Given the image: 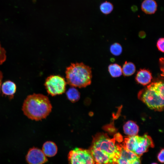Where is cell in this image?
Instances as JSON below:
<instances>
[{
	"label": "cell",
	"mask_w": 164,
	"mask_h": 164,
	"mask_svg": "<svg viewBox=\"0 0 164 164\" xmlns=\"http://www.w3.org/2000/svg\"><path fill=\"white\" fill-rule=\"evenodd\" d=\"M152 78L151 73L148 70L141 69L137 73L135 79L139 83L144 85L149 84Z\"/></svg>",
	"instance_id": "30bf717a"
},
{
	"label": "cell",
	"mask_w": 164,
	"mask_h": 164,
	"mask_svg": "<svg viewBox=\"0 0 164 164\" xmlns=\"http://www.w3.org/2000/svg\"><path fill=\"white\" fill-rule=\"evenodd\" d=\"M164 39L163 38H159L157 43V46L159 50L162 52H164Z\"/></svg>",
	"instance_id": "44dd1931"
},
{
	"label": "cell",
	"mask_w": 164,
	"mask_h": 164,
	"mask_svg": "<svg viewBox=\"0 0 164 164\" xmlns=\"http://www.w3.org/2000/svg\"><path fill=\"white\" fill-rule=\"evenodd\" d=\"M111 53L115 56H118L121 53L122 48L121 45L118 43H114L110 47Z\"/></svg>",
	"instance_id": "d6986e66"
},
{
	"label": "cell",
	"mask_w": 164,
	"mask_h": 164,
	"mask_svg": "<svg viewBox=\"0 0 164 164\" xmlns=\"http://www.w3.org/2000/svg\"><path fill=\"white\" fill-rule=\"evenodd\" d=\"M109 72L111 76L114 77L121 76L122 73V69L119 65L115 63L111 64L108 66Z\"/></svg>",
	"instance_id": "2e32d148"
},
{
	"label": "cell",
	"mask_w": 164,
	"mask_h": 164,
	"mask_svg": "<svg viewBox=\"0 0 164 164\" xmlns=\"http://www.w3.org/2000/svg\"><path fill=\"white\" fill-rule=\"evenodd\" d=\"M68 99L72 102L77 101L80 97V94L75 88L72 87L68 89L66 93Z\"/></svg>",
	"instance_id": "9a60e30c"
},
{
	"label": "cell",
	"mask_w": 164,
	"mask_h": 164,
	"mask_svg": "<svg viewBox=\"0 0 164 164\" xmlns=\"http://www.w3.org/2000/svg\"><path fill=\"white\" fill-rule=\"evenodd\" d=\"M69 164H95L92 155L88 149L76 148L68 155Z\"/></svg>",
	"instance_id": "8992f818"
},
{
	"label": "cell",
	"mask_w": 164,
	"mask_h": 164,
	"mask_svg": "<svg viewBox=\"0 0 164 164\" xmlns=\"http://www.w3.org/2000/svg\"><path fill=\"white\" fill-rule=\"evenodd\" d=\"M120 152L115 164H141L140 156L127 149L120 144Z\"/></svg>",
	"instance_id": "ba28073f"
},
{
	"label": "cell",
	"mask_w": 164,
	"mask_h": 164,
	"mask_svg": "<svg viewBox=\"0 0 164 164\" xmlns=\"http://www.w3.org/2000/svg\"><path fill=\"white\" fill-rule=\"evenodd\" d=\"M122 72L125 76H129L133 74L135 70V67L134 64L131 62H125L124 64Z\"/></svg>",
	"instance_id": "e0dca14e"
},
{
	"label": "cell",
	"mask_w": 164,
	"mask_h": 164,
	"mask_svg": "<svg viewBox=\"0 0 164 164\" xmlns=\"http://www.w3.org/2000/svg\"><path fill=\"white\" fill-rule=\"evenodd\" d=\"M164 149H162L158 155V159L159 161L161 163L164 162Z\"/></svg>",
	"instance_id": "7402d4cb"
},
{
	"label": "cell",
	"mask_w": 164,
	"mask_h": 164,
	"mask_svg": "<svg viewBox=\"0 0 164 164\" xmlns=\"http://www.w3.org/2000/svg\"><path fill=\"white\" fill-rule=\"evenodd\" d=\"M151 164H157L156 163H152Z\"/></svg>",
	"instance_id": "cb8c5ba5"
},
{
	"label": "cell",
	"mask_w": 164,
	"mask_h": 164,
	"mask_svg": "<svg viewBox=\"0 0 164 164\" xmlns=\"http://www.w3.org/2000/svg\"><path fill=\"white\" fill-rule=\"evenodd\" d=\"M66 84L63 77L58 75H52L46 79L44 85L47 93L54 96L65 92Z\"/></svg>",
	"instance_id": "52a82bcc"
},
{
	"label": "cell",
	"mask_w": 164,
	"mask_h": 164,
	"mask_svg": "<svg viewBox=\"0 0 164 164\" xmlns=\"http://www.w3.org/2000/svg\"><path fill=\"white\" fill-rule=\"evenodd\" d=\"M65 73L67 83L71 86L85 87L91 83V68L82 63H71L67 68Z\"/></svg>",
	"instance_id": "277c9868"
},
{
	"label": "cell",
	"mask_w": 164,
	"mask_h": 164,
	"mask_svg": "<svg viewBox=\"0 0 164 164\" xmlns=\"http://www.w3.org/2000/svg\"><path fill=\"white\" fill-rule=\"evenodd\" d=\"M52 106L47 97L34 93L27 96L22 110L28 118L36 121L46 118L51 112Z\"/></svg>",
	"instance_id": "7a4b0ae2"
},
{
	"label": "cell",
	"mask_w": 164,
	"mask_h": 164,
	"mask_svg": "<svg viewBox=\"0 0 164 164\" xmlns=\"http://www.w3.org/2000/svg\"><path fill=\"white\" fill-rule=\"evenodd\" d=\"M16 88L15 84L10 80L5 82L1 87L3 93L7 95H13L16 91Z\"/></svg>",
	"instance_id": "5bb4252c"
},
{
	"label": "cell",
	"mask_w": 164,
	"mask_h": 164,
	"mask_svg": "<svg viewBox=\"0 0 164 164\" xmlns=\"http://www.w3.org/2000/svg\"><path fill=\"white\" fill-rule=\"evenodd\" d=\"M164 83L153 82L139 92L138 97L150 109L158 111L164 108Z\"/></svg>",
	"instance_id": "3957f363"
},
{
	"label": "cell",
	"mask_w": 164,
	"mask_h": 164,
	"mask_svg": "<svg viewBox=\"0 0 164 164\" xmlns=\"http://www.w3.org/2000/svg\"><path fill=\"white\" fill-rule=\"evenodd\" d=\"M123 128L125 133L129 136L136 135L139 130L137 125L131 121L127 122L124 125Z\"/></svg>",
	"instance_id": "4fadbf2b"
},
{
	"label": "cell",
	"mask_w": 164,
	"mask_h": 164,
	"mask_svg": "<svg viewBox=\"0 0 164 164\" xmlns=\"http://www.w3.org/2000/svg\"><path fill=\"white\" fill-rule=\"evenodd\" d=\"M122 144L127 149L140 157L154 146L152 138L146 134L129 136L125 138Z\"/></svg>",
	"instance_id": "5b68a950"
},
{
	"label": "cell",
	"mask_w": 164,
	"mask_h": 164,
	"mask_svg": "<svg viewBox=\"0 0 164 164\" xmlns=\"http://www.w3.org/2000/svg\"><path fill=\"white\" fill-rule=\"evenodd\" d=\"M141 8L145 14H154L157 9V5L154 0H144L142 2Z\"/></svg>",
	"instance_id": "8fae6325"
},
{
	"label": "cell",
	"mask_w": 164,
	"mask_h": 164,
	"mask_svg": "<svg viewBox=\"0 0 164 164\" xmlns=\"http://www.w3.org/2000/svg\"><path fill=\"white\" fill-rule=\"evenodd\" d=\"M42 151L46 156L52 157L56 154L57 147L54 142L47 141L43 144Z\"/></svg>",
	"instance_id": "7c38bea8"
},
{
	"label": "cell",
	"mask_w": 164,
	"mask_h": 164,
	"mask_svg": "<svg viewBox=\"0 0 164 164\" xmlns=\"http://www.w3.org/2000/svg\"><path fill=\"white\" fill-rule=\"evenodd\" d=\"M6 52L5 49L1 46L0 43V65L2 64L6 60Z\"/></svg>",
	"instance_id": "ffe728a7"
},
{
	"label": "cell",
	"mask_w": 164,
	"mask_h": 164,
	"mask_svg": "<svg viewBox=\"0 0 164 164\" xmlns=\"http://www.w3.org/2000/svg\"><path fill=\"white\" fill-rule=\"evenodd\" d=\"M115 140L103 133L93 137L88 149L96 164H115L120 152V144H116Z\"/></svg>",
	"instance_id": "6da1fadb"
},
{
	"label": "cell",
	"mask_w": 164,
	"mask_h": 164,
	"mask_svg": "<svg viewBox=\"0 0 164 164\" xmlns=\"http://www.w3.org/2000/svg\"><path fill=\"white\" fill-rule=\"evenodd\" d=\"M3 78L2 73L1 71H0V93L1 91V85L2 84V81Z\"/></svg>",
	"instance_id": "603a6c76"
},
{
	"label": "cell",
	"mask_w": 164,
	"mask_h": 164,
	"mask_svg": "<svg viewBox=\"0 0 164 164\" xmlns=\"http://www.w3.org/2000/svg\"><path fill=\"white\" fill-rule=\"evenodd\" d=\"M101 12L105 15L110 13L113 10V5L109 2L105 1L101 3L100 6Z\"/></svg>",
	"instance_id": "ac0fdd59"
},
{
	"label": "cell",
	"mask_w": 164,
	"mask_h": 164,
	"mask_svg": "<svg viewBox=\"0 0 164 164\" xmlns=\"http://www.w3.org/2000/svg\"><path fill=\"white\" fill-rule=\"evenodd\" d=\"M26 160L28 164H44L48 161L43 151L36 147L29 149L26 156Z\"/></svg>",
	"instance_id": "9c48e42d"
}]
</instances>
